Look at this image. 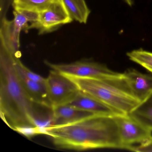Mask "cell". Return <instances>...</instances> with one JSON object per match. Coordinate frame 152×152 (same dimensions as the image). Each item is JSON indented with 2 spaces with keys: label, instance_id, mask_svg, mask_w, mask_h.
<instances>
[{
  "label": "cell",
  "instance_id": "17",
  "mask_svg": "<svg viewBox=\"0 0 152 152\" xmlns=\"http://www.w3.org/2000/svg\"><path fill=\"white\" fill-rule=\"evenodd\" d=\"M127 56L130 60L139 64L152 73V52L140 49L128 52Z\"/></svg>",
  "mask_w": 152,
  "mask_h": 152
},
{
  "label": "cell",
  "instance_id": "14",
  "mask_svg": "<svg viewBox=\"0 0 152 152\" xmlns=\"http://www.w3.org/2000/svg\"><path fill=\"white\" fill-rule=\"evenodd\" d=\"M73 20L86 24L91 13L85 0H63Z\"/></svg>",
  "mask_w": 152,
  "mask_h": 152
},
{
  "label": "cell",
  "instance_id": "13",
  "mask_svg": "<svg viewBox=\"0 0 152 152\" xmlns=\"http://www.w3.org/2000/svg\"><path fill=\"white\" fill-rule=\"evenodd\" d=\"M33 124L35 127L47 129L54 125V116L51 107L34 103L32 115Z\"/></svg>",
  "mask_w": 152,
  "mask_h": 152
},
{
  "label": "cell",
  "instance_id": "9",
  "mask_svg": "<svg viewBox=\"0 0 152 152\" xmlns=\"http://www.w3.org/2000/svg\"><path fill=\"white\" fill-rule=\"evenodd\" d=\"M123 74L133 95L141 103L152 95V76L134 69H128Z\"/></svg>",
  "mask_w": 152,
  "mask_h": 152
},
{
  "label": "cell",
  "instance_id": "16",
  "mask_svg": "<svg viewBox=\"0 0 152 152\" xmlns=\"http://www.w3.org/2000/svg\"><path fill=\"white\" fill-rule=\"evenodd\" d=\"M56 0H13L14 10L39 13Z\"/></svg>",
  "mask_w": 152,
  "mask_h": 152
},
{
  "label": "cell",
  "instance_id": "12",
  "mask_svg": "<svg viewBox=\"0 0 152 152\" xmlns=\"http://www.w3.org/2000/svg\"><path fill=\"white\" fill-rule=\"evenodd\" d=\"M17 73L26 94L32 102L52 107L48 97L46 83L35 81Z\"/></svg>",
  "mask_w": 152,
  "mask_h": 152
},
{
  "label": "cell",
  "instance_id": "19",
  "mask_svg": "<svg viewBox=\"0 0 152 152\" xmlns=\"http://www.w3.org/2000/svg\"><path fill=\"white\" fill-rule=\"evenodd\" d=\"M14 130L29 139L42 134L40 129L35 126H20L15 128Z\"/></svg>",
  "mask_w": 152,
  "mask_h": 152
},
{
  "label": "cell",
  "instance_id": "21",
  "mask_svg": "<svg viewBox=\"0 0 152 152\" xmlns=\"http://www.w3.org/2000/svg\"><path fill=\"white\" fill-rule=\"evenodd\" d=\"M124 1L130 7H131L133 5L134 0H124Z\"/></svg>",
  "mask_w": 152,
  "mask_h": 152
},
{
  "label": "cell",
  "instance_id": "5",
  "mask_svg": "<svg viewBox=\"0 0 152 152\" xmlns=\"http://www.w3.org/2000/svg\"><path fill=\"white\" fill-rule=\"evenodd\" d=\"M123 149L132 151L133 145H139L152 140V131L130 114L115 116Z\"/></svg>",
  "mask_w": 152,
  "mask_h": 152
},
{
  "label": "cell",
  "instance_id": "6",
  "mask_svg": "<svg viewBox=\"0 0 152 152\" xmlns=\"http://www.w3.org/2000/svg\"><path fill=\"white\" fill-rule=\"evenodd\" d=\"M45 64L52 70L65 75L81 78H105L121 75L100 63L88 60L75 61L70 64H54L45 61Z\"/></svg>",
  "mask_w": 152,
  "mask_h": 152
},
{
  "label": "cell",
  "instance_id": "4",
  "mask_svg": "<svg viewBox=\"0 0 152 152\" xmlns=\"http://www.w3.org/2000/svg\"><path fill=\"white\" fill-rule=\"evenodd\" d=\"M13 14L14 18L11 21L5 17L1 18L0 43L12 55L20 58L21 32H28L30 25L37 21L39 13L14 10Z\"/></svg>",
  "mask_w": 152,
  "mask_h": 152
},
{
  "label": "cell",
  "instance_id": "20",
  "mask_svg": "<svg viewBox=\"0 0 152 152\" xmlns=\"http://www.w3.org/2000/svg\"><path fill=\"white\" fill-rule=\"evenodd\" d=\"M132 151L138 152H152V140L144 145L134 146Z\"/></svg>",
  "mask_w": 152,
  "mask_h": 152
},
{
  "label": "cell",
  "instance_id": "1",
  "mask_svg": "<svg viewBox=\"0 0 152 152\" xmlns=\"http://www.w3.org/2000/svg\"><path fill=\"white\" fill-rule=\"evenodd\" d=\"M58 147L77 151L97 148L123 149L115 116L93 115L67 125L46 129Z\"/></svg>",
  "mask_w": 152,
  "mask_h": 152
},
{
  "label": "cell",
  "instance_id": "10",
  "mask_svg": "<svg viewBox=\"0 0 152 152\" xmlns=\"http://www.w3.org/2000/svg\"><path fill=\"white\" fill-rule=\"evenodd\" d=\"M67 104L97 115L114 116L120 115L107 105L80 91Z\"/></svg>",
  "mask_w": 152,
  "mask_h": 152
},
{
  "label": "cell",
  "instance_id": "15",
  "mask_svg": "<svg viewBox=\"0 0 152 152\" xmlns=\"http://www.w3.org/2000/svg\"><path fill=\"white\" fill-rule=\"evenodd\" d=\"M129 114L152 131V95Z\"/></svg>",
  "mask_w": 152,
  "mask_h": 152
},
{
  "label": "cell",
  "instance_id": "8",
  "mask_svg": "<svg viewBox=\"0 0 152 152\" xmlns=\"http://www.w3.org/2000/svg\"><path fill=\"white\" fill-rule=\"evenodd\" d=\"M73 20L63 0H56L48 8L39 12L37 21L30 26V30L37 29L39 34L49 33L64 25L72 23Z\"/></svg>",
  "mask_w": 152,
  "mask_h": 152
},
{
  "label": "cell",
  "instance_id": "3",
  "mask_svg": "<svg viewBox=\"0 0 152 152\" xmlns=\"http://www.w3.org/2000/svg\"><path fill=\"white\" fill-rule=\"evenodd\" d=\"M66 76L79 90L104 103L119 114H129L141 102L135 96L123 73L105 78Z\"/></svg>",
  "mask_w": 152,
  "mask_h": 152
},
{
  "label": "cell",
  "instance_id": "11",
  "mask_svg": "<svg viewBox=\"0 0 152 152\" xmlns=\"http://www.w3.org/2000/svg\"><path fill=\"white\" fill-rule=\"evenodd\" d=\"M53 110L54 116L53 126L67 125L95 115L67 104L55 107H53Z\"/></svg>",
  "mask_w": 152,
  "mask_h": 152
},
{
  "label": "cell",
  "instance_id": "2",
  "mask_svg": "<svg viewBox=\"0 0 152 152\" xmlns=\"http://www.w3.org/2000/svg\"><path fill=\"white\" fill-rule=\"evenodd\" d=\"M15 57L0 44L1 116L13 130L20 126H34L32 121L34 103L22 87L15 67Z\"/></svg>",
  "mask_w": 152,
  "mask_h": 152
},
{
  "label": "cell",
  "instance_id": "18",
  "mask_svg": "<svg viewBox=\"0 0 152 152\" xmlns=\"http://www.w3.org/2000/svg\"><path fill=\"white\" fill-rule=\"evenodd\" d=\"M15 65L17 72L19 74L25 76L26 78L40 83H46V78H43L39 75L34 72L27 68L20 60V58L15 57Z\"/></svg>",
  "mask_w": 152,
  "mask_h": 152
},
{
  "label": "cell",
  "instance_id": "7",
  "mask_svg": "<svg viewBox=\"0 0 152 152\" xmlns=\"http://www.w3.org/2000/svg\"><path fill=\"white\" fill-rule=\"evenodd\" d=\"M46 86L52 108L68 104L80 91L70 78L52 69L46 78Z\"/></svg>",
  "mask_w": 152,
  "mask_h": 152
}]
</instances>
